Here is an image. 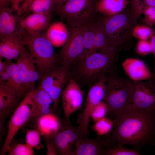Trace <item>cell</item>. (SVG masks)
Listing matches in <instances>:
<instances>
[{
  "label": "cell",
  "instance_id": "obj_34",
  "mask_svg": "<svg viewBox=\"0 0 155 155\" xmlns=\"http://www.w3.org/2000/svg\"><path fill=\"white\" fill-rule=\"evenodd\" d=\"M131 11L134 16L138 18L146 7H155V0H131Z\"/></svg>",
  "mask_w": 155,
  "mask_h": 155
},
{
  "label": "cell",
  "instance_id": "obj_8",
  "mask_svg": "<svg viewBox=\"0 0 155 155\" xmlns=\"http://www.w3.org/2000/svg\"><path fill=\"white\" fill-rule=\"evenodd\" d=\"M67 28L68 37L59 55L61 66L69 69L72 63H76L84 56V26Z\"/></svg>",
  "mask_w": 155,
  "mask_h": 155
},
{
  "label": "cell",
  "instance_id": "obj_19",
  "mask_svg": "<svg viewBox=\"0 0 155 155\" xmlns=\"http://www.w3.org/2000/svg\"><path fill=\"white\" fill-rule=\"evenodd\" d=\"M122 67L129 78L134 81L148 80L152 74L142 60L136 58H129L121 64Z\"/></svg>",
  "mask_w": 155,
  "mask_h": 155
},
{
  "label": "cell",
  "instance_id": "obj_24",
  "mask_svg": "<svg viewBox=\"0 0 155 155\" xmlns=\"http://www.w3.org/2000/svg\"><path fill=\"white\" fill-rule=\"evenodd\" d=\"M95 39L94 51L100 50V52L113 55L118 53L113 47L101 26L96 20L94 22Z\"/></svg>",
  "mask_w": 155,
  "mask_h": 155
},
{
  "label": "cell",
  "instance_id": "obj_12",
  "mask_svg": "<svg viewBox=\"0 0 155 155\" xmlns=\"http://www.w3.org/2000/svg\"><path fill=\"white\" fill-rule=\"evenodd\" d=\"M22 98L11 86L0 83V139L5 133V122L7 117L16 108Z\"/></svg>",
  "mask_w": 155,
  "mask_h": 155
},
{
  "label": "cell",
  "instance_id": "obj_36",
  "mask_svg": "<svg viewBox=\"0 0 155 155\" xmlns=\"http://www.w3.org/2000/svg\"><path fill=\"white\" fill-rule=\"evenodd\" d=\"M108 111L107 106L103 100L94 107L92 112L91 118L93 121H95L105 117Z\"/></svg>",
  "mask_w": 155,
  "mask_h": 155
},
{
  "label": "cell",
  "instance_id": "obj_44",
  "mask_svg": "<svg viewBox=\"0 0 155 155\" xmlns=\"http://www.w3.org/2000/svg\"><path fill=\"white\" fill-rule=\"evenodd\" d=\"M6 67V61H3L1 59H0V73L5 69Z\"/></svg>",
  "mask_w": 155,
  "mask_h": 155
},
{
  "label": "cell",
  "instance_id": "obj_27",
  "mask_svg": "<svg viewBox=\"0 0 155 155\" xmlns=\"http://www.w3.org/2000/svg\"><path fill=\"white\" fill-rule=\"evenodd\" d=\"M69 71V69L61 66L50 71L41 78L39 87L48 93L55 83Z\"/></svg>",
  "mask_w": 155,
  "mask_h": 155
},
{
  "label": "cell",
  "instance_id": "obj_6",
  "mask_svg": "<svg viewBox=\"0 0 155 155\" xmlns=\"http://www.w3.org/2000/svg\"><path fill=\"white\" fill-rule=\"evenodd\" d=\"M97 1L67 0L55 13L66 21L67 28L83 26L95 21Z\"/></svg>",
  "mask_w": 155,
  "mask_h": 155
},
{
  "label": "cell",
  "instance_id": "obj_29",
  "mask_svg": "<svg viewBox=\"0 0 155 155\" xmlns=\"http://www.w3.org/2000/svg\"><path fill=\"white\" fill-rule=\"evenodd\" d=\"M8 155H34L33 148L20 139H14L11 142L7 152Z\"/></svg>",
  "mask_w": 155,
  "mask_h": 155
},
{
  "label": "cell",
  "instance_id": "obj_1",
  "mask_svg": "<svg viewBox=\"0 0 155 155\" xmlns=\"http://www.w3.org/2000/svg\"><path fill=\"white\" fill-rule=\"evenodd\" d=\"M113 129L100 136L105 144L131 145L137 149L155 144V112L140 109L132 105L113 119Z\"/></svg>",
  "mask_w": 155,
  "mask_h": 155
},
{
  "label": "cell",
  "instance_id": "obj_38",
  "mask_svg": "<svg viewBox=\"0 0 155 155\" xmlns=\"http://www.w3.org/2000/svg\"><path fill=\"white\" fill-rule=\"evenodd\" d=\"M136 51L138 54L142 55L152 53L150 40H140L136 45Z\"/></svg>",
  "mask_w": 155,
  "mask_h": 155
},
{
  "label": "cell",
  "instance_id": "obj_37",
  "mask_svg": "<svg viewBox=\"0 0 155 155\" xmlns=\"http://www.w3.org/2000/svg\"><path fill=\"white\" fill-rule=\"evenodd\" d=\"M144 17L143 22L149 26L155 25V7L147 6L142 10Z\"/></svg>",
  "mask_w": 155,
  "mask_h": 155
},
{
  "label": "cell",
  "instance_id": "obj_15",
  "mask_svg": "<svg viewBox=\"0 0 155 155\" xmlns=\"http://www.w3.org/2000/svg\"><path fill=\"white\" fill-rule=\"evenodd\" d=\"M22 17L12 7L0 10V38L16 34H22Z\"/></svg>",
  "mask_w": 155,
  "mask_h": 155
},
{
  "label": "cell",
  "instance_id": "obj_13",
  "mask_svg": "<svg viewBox=\"0 0 155 155\" xmlns=\"http://www.w3.org/2000/svg\"><path fill=\"white\" fill-rule=\"evenodd\" d=\"M83 94V91L77 82L70 78L62 94L65 119H69L73 113L81 108Z\"/></svg>",
  "mask_w": 155,
  "mask_h": 155
},
{
  "label": "cell",
  "instance_id": "obj_39",
  "mask_svg": "<svg viewBox=\"0 0 155 155\" xmlns=\"http://www.w3.org/2000/svg\"><path fill=\"white\" fill-rule=\"evenodd\" d=\"M47 147L46 155H56L57 154L56 150L51 142L49 139H45Z\"/></svg>",
  "mask_w": 155,
  "mask_h": 155
},
{
  "label": "cell",
  "instance_id": "obj_10",
  "mask_svg": "<svg viewBox=\"0 0 155 155\" xmlns=\"http://www.w3.org/2000/svg\"><path fill=\"white\" fill-rule=\"evenodd\" d=\"M132 106L136 108L155 112V76L146 81L132 80Z\"/></svg>",
  "mask_w": 155,
  "mask_h": 155
},
{
  "label": "cell",
  "instance_id": "obj_43",
  "mask_svg": "<svg viewBox=\"0 0 155 155\" xmlns=\"http://www.w3.org/2000/svg\"><path fill=\"white\" fill-rule=\"evenodd\" d=\"M31 0H24L20 7V10L21 14L25 13L28 5Z\"/></svg>",
  "mask_w": 155,
  "mask_h": 155
},
{
  "label": "cell",
  "instance_id": "obj_20",
  "mask_svg": "<svg viewBox=\"0 0 155 155\" xmlns=\"http://www.w3.org/2000/svg\"><path fill=\"white\" fill-rule=\"evenodd\" d=\"M104 141L100 136L90 139L84 135L78 137L75 141L74 155H100Z\"/></svg>",
  "mask_w": 155,
  "mask_h": 155
},
{
  "label": "cell",
  "instance_id": "obj_7",
  "mask_svg": "<svg viewBox=\"0 0 155 155\" xmlns=\"http://www.w3.org/2000/svg\"><path fill=\"white\" fill-rule=\"evenodd\" d=\"M32 91L28 92L15 108L8 124V130L3 144L1 149L0 155L7 152L9 146L19 130L29 120L33 105Z\"/></svg>",
  "mask_w": 155,
  "mask_h": 155
},
{
  "label": "cell",
  "instance_id": "obj_21",
  "mask_svg": "<svg viewBox=\"0 0 155 155\" xmlns=\"http://www.w3.org/2000/svg\"><path fill=\"white\" fill-rule=\"evenodd\" d=\"M45 34L53 46H58L65 43L68 37L69 31L63 22L58 21L50 24Z\"/></svg>",
  "mask_w": 155,
  "mask_h": 155
},
{
  "label": "cell",
  "instance_id": "obj_31",
  "mask_svg": "<svg viewBox=\"0 0 155 155\" xmlns=\"http://www.w3.org/2000/svg\"><path fill=\"white\" fill-rule=\"evenodd\" d=\"M138 150L134 149H129L123 146L114 144L104 145L100 155H139Z\"/></svg>",
  "mask_w": 155,
  "mask_h": 155
},
{
  "label": "cell",
  "instance_id": "obj_28",
  "mask_svg": "<svg viewBox=\"0 0 155 155\" xmlns=\"http://www.w3.org/2000/svg\"><path fill=\"white\" fill-rule=\"evenodd\" d=\"M95 22L84 26L83 41L84 56L88 54L95 52L94 51L96 34Z\"/></svg>",
  "mask_w": 155,
  "mask_h": 155
},
{
  "label": "cell",
  "instance_id": "obj_14",
  "mask_svg": "<svg viewBox=\"0 0 155 155\" xmlns=\"http://www.w3.org/2000/svg\"><path fill=\"white\" fill-rule=\"evenodd\" d=\"M33 105L30 116L24 125H33L40 117L55 112L57 108L48 93L39 87L32 90Z\"/></svg>",
  "mask_w": 155,
  "mask_h": 155
},
{
  "label": "cell",
  "instance_id": "obj_23",
  "mask_svg": "<svg viewBox=\"0 0 155 155\" xmlns=\"http://www.w3.org/2000/svg\"><path fill=\"white\" fill-rule=\"evenodd\" d=\"M6 69L10 77V85L23 98L28 92L23 82L19 69L16 63L12 60L6 59Z\"/></svg>",
  "mask_w": 155,
  "mask_h": 155
},
{
  "label": "cell",
  "instance_id": "obj_16",
  "mask_svg": "<svg viewBox=\"0 0 155 155\" xmlns=\"http://www.w3.org/2000/svg\"><path fill=\"white\" fill-rule=\"evenodd\" d=\"M53 14L51 13H32L21 17L22 28L27 33L35 34L45 32L51 24Z\"/></svg>",
  "mask_w": 155,
  "mask_h": 155
},
{
  "label": "cell",
  "instance_id": "obj_17",
  "mask_svg": "<svg viewBox=\"0 0 155 155\" xmlns=\"http://www.w3.org/2000/svg\"><path fill=\"white\" fill-rule=\"evenodd\" d=\"M62 121L55 112L41 116L34 122L33 125L38 130L44 140L52 138L60 128Z\"/></svg>",
  "mask_w": 155,
  "mask_h": 155
},
{
  "label": "cell",
  "instance_id": "obj_42",
  "mask_svg": "<svg viewBox=\"0 0 155 155\" xmlns=\"http://www.w3.org/2000/svg\"><path fill=\"white\" fill-rule=\"evenodd\" d=\"M24 0H13V5L12 7L20 15L21 14L20 10V7Z\"/></svg>",
  "mask_w": 155,
  "mask_h": 155
},
{
  "label": "cell",
  "instance_id": "obj_41",
  "mask_svg": "<svg viewBox=\"0 0 155 155\" xmlns=\"http://www.w3.org/2000/svg\"><path fill=\"white\" fill-rule=\"evenodd\" d=\"M13 0H0V10L12 7Z\"/></svg>",
  "mask_w": 155,
  "mask_h": 155
},
{
  "label": "cell",
  "instance_id": "obj_3",
  "mask_svg": "<svg viewBox=\"0 0 155 155\" xmlns=\"http://www.w3.org/2000/svg\"><path fill=\"white\" fill-rule=\"evenodd\" d=\"M96 20L118 53L129 48L136 23L131 11H123L110 17L97 16Z\"/></svg>",
  "mask_w": 155,
  "mask_h": 155
},
{
  "label": "cell",
  "instance_id": "obj_35",
  "mask_svg": "<svg viewBox=\"0 0 155 155\" xmlns=\"http://www.w3.org/2000/svg\"><path fill=\"white\" fill-rule=\"evenodd\" d=\"M152 33L151 27L144 25L135 26L132 31V36L140 40H148Z\"/></svg>",
  "mask_w": 155,
  "mask_h": 155
},
{
  "label": "cell",
  "instance_id": "obj_32",
  "mask_svg": "<svg viewBox=\"0 0 155 155\" xmlns=\"http://www.w3.org/2000/svg\"><path fill=\"white\" fill-rule=\"evenodd\" d=\"M93 129L98 136H102L108 133L114 126V121L106 116L95 121Z\"/></svg>",
  "mask_w": 155,
  "mask_h": 155
},
{
  "label": "cell",
  "instance_id": "obj_9",
  "mask_svg": "<svg viewBox=\"0 0 155 155\" xmlns=\"http://www.w3.org/2000/svg\"><path fill=\"white\" fill-rule=\"evenodd\" d=\"M107 78L104 77L90 87L85 100L83 111L80 115L78 127L81 133L86 136L92 112L95 106L103 100L107 89Z\"/></svg>",
  "mask_w": 155,
  "mask_h": 155
},
{
  "label": "cell",
  "instance_id": "obj_2",
  "mask_svg": "<svg viewBox=\"0 0 155 155\" xmlns=\"http://www.w3.org/2000/svg\"><path fill=\"white\" fill-rule=\"evenodd\" d=\"M117 55L95 52L85 55L76 63L72 78L91 86L113 71Z\"/></svg>",
  "mask_w": 155,
  "mask_h": 155
},
{
  "label": "cell",
  "instance_id": "obj_18",
  "mask_svg": "<svg viewBox=\"0 0 155 155\" xmlns=\"http://www.w3.org/2000/svg\"><path fill=\"white\" fill-rule=\"evenodd\" d=\"M22 34H13L0 38V58L8 60L18 59L25 46Z\"/></svg>",
  "mask_w": 155,
  "mask_h": 155
},
{
  "label": "cell",
  "instance_id": "obj_4",
  "mask_svg": "<svg viewBox=\"0 0 155 155\" xmlns=\"http://www.w3.org/2000/svg\"><path fill=\"white\" fill-rule=\"evenodd\" d=\"M22 38L39 69L41 78L50 71L62 66L59 55L55 52L45 32L30 34L25 31Z\"/></svg>",
  "mask_w": 155,
  "mask_h": 155
},
{
  "label": "cell",
  "instance_id": "obj_45",
  "mask_svg": "<svg viewBox=\"0 0 155 155\" xmlns=\"http://www.w3.org/2000/svg\"><path fill=\"white\" fill-rule=\"evenodd\" d=\"M67 0H56L57 7V10Z\"/></svg>",
  "mask_w": 155,
  "mask_h": 155
},
{
  "label": "cell",
  "instance_id": "obj_25",
  "mask_svg": "<svg viewBox=\"0 0 155 155\" xmlns=\"http://www.w3.org/2000/svg\"><path fill=\"white\" fill-rule=\"evenodd\" d=\"M32 57V56L29 51L24 48L16 63L28 92L32 91L29 78L30 71V62Z\"/></svg>",
  "mask_w": 155,
  "mask_h": 155
},
{
  "label": "cell",
  "instance_id": "obj_26",
  "mask_svg": "<svg viewBox=\"0 0 155 155\" xmlns=\"http://www.w3.org/2000/svg\"><path fill=\"white\" fill-rule=\"evenodd\" d=\"M56 0H31L25 13H51L57 9Z\"/></svg>",
  "mask_w": 155,
  "mask_h": 155
},
{
  "label": "cell",
  "instance_id": "obj_30",
  "mask_svg": "<svg viewBox=\"0 0 155 155\" xmlns=\"http://www.w3.org/2000/svg\"><path fill=\"white\" fill-rule=\"evenodd\" d=\"M70 77L69 71L55 83L48 93L57 108L64 87L68 82Z\"/></svg>",
  "mask_w": 155,
  "mask_h": 155
},
{
  "label": "cell",
  "instance_id": "obj_11",
  "mask_svg": "<svg viewBox=\"0 0 155 155\" xmlns=\"http://www.w3.org/2000/svg\"><path fill=\"white\" fill-rule=\"evenodd\" d=\"M82 135L78 127L73 126L68 119L62 121L59 130L52 138L49 140L53 144L59 154L74 155L72 145Z\"/></svg>",
  "mask_w": 155,
  "mask_h": 155
},
{
  "label": "cell",
  "instance_id": "obj_5",
  "mask_svg": "<svg viewBox=\"0 0 155 155\" xmlns=\"http://www.w3.org/2000/svg\"><path fill=\"white\" fill-rule=\"evenodd\" d=\"M107 82L103 100L108 108L106 116L113 119L119 113L132 105V80L121 77L112 71Z\"/></svg>",
  "mask_w": 155,
  "mask_h": 155
},
{
  "label": "cell",
  "instance_id": "obj_33",
  "mask_svg": "<svg viewBox=\"0 0 155 155\" xmlns=\"http://www.w3.org/2000/svg\"><path fill=\"white\" fill-rule=\"evenodd\" d=\"M41 136L39 131L35 128L26 129L25 143L33 148L40 150L44 146L41 142Z\"/></svg>",
  "mask_w": 155,
  "mask_h": 155
},
{
  "label": "cell",
  "instance_id": "obj_22",
  "mask_svg": "<svg viewBox=\"0 0 155 155\" xmlns=\"http://www.w3.org/2000/svg\"><path fill=\"white\" fill-rule=\"evenodd\" d=\"M129 2V0H97L96 11L102 15L112 16L123 11Z\"/></svg>",
  "mask_w": 155,
  "mask_h": 155
},
{
  "label": "cell",
  "instance_id": "obj_40",
  "mask_svg": "<svg viewBox=\"0 0 155 155\" xmlns=\"http://www.w3.org/2000/svg\"><path fill=\"white\" fill-rule=\"evenodd\" d=\"M151 28L152 30V33L150 40L154 59L153 68H155V25L152 26Z\"/></svg>",
  "mask_w": 155,
  "mask_h": 155
},
{
  "label": "cell",
  "instance_id": "obj_46",
  "mask_svg": "<svg viewBox=\"0 0 155 155\" xmlns=\"http://www.w3.org/2000/svg\"><path fill=\"white\" fill-rule=\"evenodd\" d=\"M152 73L153 75H154L155 76V68H153L152 69Z\"/></svg>",
  "mask_w": 155,
  "mask_h": 155
}]
</instances>
